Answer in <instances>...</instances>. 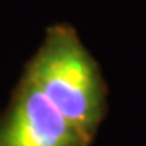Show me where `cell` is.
Here are the masks:
<instances>
[{
  "label": "cell",
  "instance_id": "cell-1",
  "mask_svg": "<svg viewBox=\"0 0 146 146\" xmlns=\"http://www.w3.org/2000/svg\"><path fill=\"white\" fill-rule=\"evenodd\" d=\"M25 78L91 143L104 115L106 90L97 63L70 25L58 24L46 31Z\"/></svg>",
  "mask_w": 146,
  "mask_h": 146
},
{
  "label": "cell",
  "instance_id": "cell-2",
  "mask_svg": "<svg viewBox=\"0 0 146 146\" xmlns=\"http://www.w3.org/2000/svg\"><path fill=\"white\" fill-rule=\"evenodd\" d=\"M0 146H90L29 78L0 121Z\"/></svg>",
  "mask_w": 146,
  "mask_h": 146
}]
</instances>
